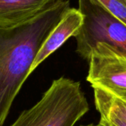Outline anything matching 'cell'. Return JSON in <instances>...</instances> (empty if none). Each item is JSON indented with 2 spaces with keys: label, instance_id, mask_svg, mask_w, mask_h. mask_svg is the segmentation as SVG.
<instances>
[{
  "label": "cell",
  "instance_id": "30bf717a",
  "mask_svg": "<svg viewBox=\"0 0 126 126\" xmlns=\"http://www.w3.org/2000/svg\"><path fill=\"white\" fill-rule=\"evenodd\" d=\"M116 97V96H115ZM120 100H122V102L123 103V104H124V106H125V107H126V96H123V97H118Z\"/></svg>",
  "mask_w": 126,
  "mask_h": 126
},
{
  "label": "cell",
  "instance_id": "9c48e42d",
  "mask_svg": "<svg viewBox=\"0 0 126 126\" xmlns=\"http://www.w3.org/2000/svg\"><path fill=\"white\" fill-rule=\"evenodd\" d=\"M106 126V125H105V124H103V123H98V124H97V125L92 123V124H89V125H86V126Z\"/></svg>",
  "mask_w": 126,
  "mask_h": 126
},
{
  "label": "cell",
  "instance_id": "8fae6325",
  "mask_svg": "<svg viewBox=\"0 0 126 126\" xmlns=\"http://www.w3.org/2000/svg\"><path fill=\"white\" fill-rule=\"evenodd\" d=\"M99 123H101V122H99ZM103 124H105V123H103ZM105 125H106V124H105ZM106 126H108V125H106Z\"/></svg>",
  "mask_w": 126,
  "mask_h": 126
},
{
  "label": "cell",
  "instance_id": "ba28073f",
  "mask_svg": "<svg viewBox=\"0 0 126 126\" xmlns=\"http://www.w3.org/2000/svg\"><path fill=\"white\" fill-rule=\"evenodd\" d=\"M108 10L126 24V0H98Z\"/></svg>",
  "mask_w": 126,
  "mask_h": 126
},
{
  "label": "cell",
  "instance_id": "5b68a950",
  "mask_svg": "<svg viewBox=\"0 0 126 126\" xmlns=\"http://www.w3.org/2000/svg\"><path fill=\"white\" fill-rule=\"evenodd\" d=\"M82 23L83 15L79 10L70 7L41 46L30 68V74L47 58L58 49L68 38L75 36Z\"/></svg>",
  "mask_w": 126,
  "mask_h": 126
},
{
  "label": "cell",
  "instance_id": "277c9868",
  "mask_svg": "<svg viewBox=\"0 0 126 126\" xmlns=\"http://www.w3.org/2000/svg\"><path fill=\"white\" fill-rule=\"evenodd\" d=\"M86 80L92 88H99L120 97L126 96V55L103 43L91 53Z\"/></svg>",
  "mask_w": 126,
  "mask_h": 126
},
{
  "label": "cell",
  "instance_id": "52a82bcc",
  "mask_svg": "<svg viewBox=\"0 0 126 126\" xmlns=\"http://www.w3.org/2000/svg\"><path fill=\"white\" fill-rule=\"evenodd\" d=\"M93 89L100 122L109 126H126V109L122 100L102 89Z\"/></svg>",
  "mask_w": 126,
  "mask_h": 126
},
{
  "label": "cell",
  "instance_id": "3957f363",
  "mask_svg": "<svg viewBox=\"0 0 126 126\" xmlns=\"http://www.w3.org/2000/svg\"><path fill=\"white\" fill-rule=\"evenodd\" d=\"M83 23L75 38L76 52L89 61L91 53L100 43L106 44L126 55V24L108 10L98 0H78Z\"/></svg>",
  "mask_w": 126,
  "mask_h": 126
},
{
  "label": "cell",
  "instance_id": "6da1fadb",
  "mask_svg": "<svg viewBox=\"0 0 126 126\" xmlns=\"http://www.w3.org/2000/svg\"><path fill=\"white\" fill-rule=\"evenodd\" d=\"M69 8V1L55 0L26 22L0 30V126L30 75L39 49Z\"/></svg>",
  "mask_w": 126,
  "mask_h": 126
},
{
  "label": "cell",
  "instance_id": "8992f818",
  "mask_svg": "<svg viewBox=\"0 0 126 126\" xmlns=\"http://www.w3.org/2000/svg\"><path fill=\"white\" fill-rule=\"evenodd\" d=\"M55 0H0V30L17 27Z\"/></svg>",
  "mask_w": 126,
  "mask_h": 126
},
{
  "label": "cell",
  "instance_id": "7a4b0ae2",
  "mask_svg": "<svg viewBox=\"0 0 126 126\" xmlns=\"http://www.w3.org/2000/svg\"><path fill=\"white\" fill-rule=\"evenodd\" d=\"M89 110L80 83L61 77L10 126H74Z\"/></svg>",
  "mask_w": 126,
  "mask_h": 126
}]
</instances>
